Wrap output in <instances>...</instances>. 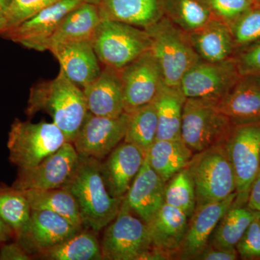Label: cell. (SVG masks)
I'll use <instances>...</instances> for the list:
<instances>
[{
	"mask_svg": "<svg viewBox=\"0 0 260 260\" xmlns=\"http://www.w3.org/2000/svg\"><path fill=\"white\" fill-rule=\"evenodd\" d=\"M164 0H100L102 20H112L146 29L164 16Z\"/></svg>",
	"mask_w": 260,
	"mask_h": 260,
	"instance_id": "cell-22",
	"label": "cell"
},
{
	"mask_svg": "<svg viewBox=\"0 0 260 260\" xmlns=\"http://www.w3.org/2000/svg\"><path fill=\"white\" fill-rule=\"evenodd\" d=\"M239 259L237 249H218L208 244L197 256L198 260H236Z\"/></svg>",
	"mask_w": 260,
	"mask_h": 260,
	"instance_id": "cell-41",
	"label": "cell"
},
{
	"mask_svg": "<svg viewBox=\"0 0 260 260\" xmlns=\"http://www.w3.org/2000/svg\"><path fill=\"white\" fill-rule=\"evenodd\" d=\"M236 51L260 41V8L248 10L230 27ZM236 52V51H235Z\"/></svg>",
	"mask_w": 260,
	"mask_h": 260,
	"instance_id": "cell-35",
	"label": "cell"
},
{
	"mask_svg": "<svg viewBox=\"0 0 260 260\" xmlns=\"http://www.w3.org/2000/svg\"><path fill=\"white\" fill-rule=\"evenodd\" d=\"M120 73L126 113L153 102L165 84L158 63L150 50L126 65Z\"/></svg>",
	"mask_w": 260,
	"mask_h": 260,
	"instance_id": "cell-14",
	"label": "cell"
},
{
	"mask_svg": "<svg viewBox=\"0 0 260 260\" xmlns=\"http://www.w3.org/2000/svg\"><path fill=\"white\" fill-rule=\"evenodd\" d=\"M31 254L16 241L0 245V260H30Z\"/></svg>",
	"mask_w": 260,
	"mask_h": 260,
	"instance_id": "cell-40",
	"label": "cell"
},
{
	"mask_svg": "<svg viewBox=\"0 0 260 260\" xmlns=\"http://www.w3.org/2000/svg\"><path fill=\"white\" fill-rule=\"evenodd\" d=\"M101 247L103 259L138 260L152 247L148 225L122 200L117 216L106 227Z\"/></svg>",
	"mask_w": 260,
	"mask_h": 260,
	"instance_id": "cell-8",
	"label": "cell"
},
{
	"mask_svg": "<svg viewBox=\"0 0 260 260\" xmlns=\"http://www.w3.org/2000/svg\"><path fill=\"white\" fill-rule=\"evenodd\" d=\"M145 159V151L123 141L101 162L103 179L109 194L122 200L139 173Z\"/></svg>",
	"mask_w": 260,
	"mask_h": 260,
	"instance_id": "cell-16",
	"label": "cell"
},
{
	"mask_svg": "<svg viewBox=\"0 0 260 260\" xmlns=\"http://www.w3.org/2000/svg\"><path fill=\"white\" fill-rule=\"evenodd\" d=\"M85 3H93V4L97 5L100 2V0H83Z\"/></svg>",
	"mask_w": 260,
	"mask_h": 260,
	"instance_id": "cell-47",
	"label": "cell"
},
{
	"mask_svg": "<svg viewBox=\"0 0 260 260\" xmlns=\"http://www.w3.org/2000/svg\"><path fill=\"white\" fill-rule=\"evenodd\" d=\"M15 240L13 231L0 218V245Z\"/></svg>",
	"mask_w": 260,
	"mask_h": 260,
	"instance_id": "cell-44",
	"label": "cell"
},
{
	"mask_svg": "<svg viewBox=\"0 0 260 260\" xmlns=\"http://www.w3.org/2000/svg\"><path fill=\"white\" fill-rule=\"evenodd\" d=\"M11 3L12 0H0V17H5Z\"/></svg>",
	"mask_w": 260,
	"mask_h": 260,
	"instance_id": "cell-45",
	"label": "cell"
},
{
	"mask_svg": "<svg viewBox=\"0 0 260 260\" xmlns=\"http://www.w3.org/2000/svg\"><path fill=\"white\" fill-rule=\"evenodd\" d=\"M224 144L237 182L234 203L246 205L251 184L260 170V122L234 125Z\"/></svg>",
	"mask_w": 260,
	"mask_h": 260,
	"instance_id": "cell-9",
	"label": "cell"
},
{
	"mask_svg": "<svg viewBox=\"0 0 260 260\" xmlns=\"http://www.w3.org/2000/svg\"><path fill=\"white\" fill-rule=\"evenodd\" d=\"M234 124L217 107L216 103L186 99L183 109L181 139L193 153L223 144Z\"/></svg>",
	"mask_w": 260,
	"mask_h": 260,
	"instance_id": "cell-7",
	"label": "cell"
},
{
	"mask_svg": "<svg viewBox=\"0 0 260 260\" xmlns=\"http://www.w3.org/2000/svg\"><path fill=\"white\" fill-rule=\"evenodd\" d=\"M217 107L234 125L260 122V74L241 75Z\"/></svg>",
	"mask_w": 260,
	"mask_h": 260,
	"instance_id": "cell-18",
	"label": "cell"
},
{
	"mask_svg": "<svg viewBox=\"0 0 260 260\" xmlns=\"http://www.w3.org/2000/svg\"><path fill=\"white\" fill-rule=\"evenodd\" d=\"M39 112L49 114L67 140L73 143L88 112L83 89L60 70L54 79L30 89L25 114L30 117Z\"/></svg>",
	"mask_w": 260,
	"mask_h": 260,
	"instance_id": "cell-1",
	"label": "cell"
},
{
	"mask_svg": "<svg viewBox=\"0 0 260 260\" xmlns=\"http://www.w3.org/2000/svg\"><path fill=\"white\" fill-rule=\"evenodd\" d=\"M83 3V0H59L18 25L7 28L0 36L28 49L49 50L51 38L61 20Z\"/></svg>",
	"mask_w": 260,
	"mask_h": 260,
	"instance_id": "cell-11",
	"label": "cell"
},
{
	"mask_svg": "<svg viewBox=\"0 0 260 260\" xmlns=\"http://www.w3.org/2000/svg\"><path fill=\"white\" fill-rule=\"evenodd\" d=\"M246 205L250 209L260 213V170L251 184Z\"/></svg>",
	"mask_w": 260,
	"mask_h": 260,
	"instance_id": "cell-42",
	"label": "cell"
},
{
	"mask_svg": "<svg viewBox=\"0 0 260 260\" xmlns=\"http://www.w3.org/2000/svg\"><path fill=\"white\" fill-rule=\"evenodd\" d=\"M127 126L123 141L132 143L146 152L156 140L158 121L154 102L127 113Z\"/></svg>",
	"mask_w": 260,
	"mask_h": 260,
	"instance_id": "cell-32",
	"label": "cell"
},
{
	"mask_svg": "<svg viewBox=\"0 0 260 260\" xmlns=\"http://www.w3.org/2000/svg\"><path fill=\"white\" fill-rule=\"evenodd\" d=\"M79 157L73 143L66 142L35 167L18 169L12 186L20 190L63 187L77 167Z\"/></svg>",
	"mask_w": 260,
	"mask_h": 260,
	"instance_id": "cell-13",
	"label": "cell"
},
{
	"mask_svg": "<svg viewBox=\"0 0 260 260\" xmlns=\"http://www.w3.org/2000/svg\"><path fill=\"white\" fill-rule=\"evenodd\" d=\"M237 192L220 201L195 208L189 219L187 231L179 251L181 259H195L209 244L212 234L227 210L235 201Z\"/></svg>",
	"mask_w": 260,
	"mask_h": 260,
	"instance_id": "cell-17",
	"label": "cell"
},
{
	"mask_svg": "<svg viewBox=\"0 0 260 260\" xmlns=\"http://www.w3.org/2000/svg\"><path fill=\"white\" fill-rule=\"evenodd\" d=\"M186 98L179 87L164 84L153 101L158 114L156 140L181 139L183 109Z\"/></svg>",
	"mask_w": 260,
	"mask_h": 260,
	"instance_id": "cell-27",
	"label": "cell"
},
{
	"mask_svg": "<svg viewBox=\"0 0 260 260\" xmlns=\"http://www.w3.org/2000/svg\"><path fill=\"white\" fill-rule=\"evenodd\" d=\"M81 230L68 219L54 212L32 210L25 230L15 241L29 254L39 255Z\"/></svg>",
	"mask_w": 260,
	"mask_h": 260,
	"instance_id": "cell-15",
	"label": "cell"
},
{
	"mask_svg": "<svg viewBox=\"0 0 260 260\" xmlns=\"http://www.w3.org/2000/svg\"><path fill=\"white\" fill-rule=\"evenodd\" d=\"M150 39V51L158 63L168 86L179 87L181 80L200 60L188 34L167 17L145 29Z\"/></svg>",
	"mask_w": 260,
	"mask_h": 260,
	"instance_id": "cell-3",
	"label": "cell"
},
{
	"mask_svg": "<svg viewBox=\"0 0 260 260\" xmlns=\"http://www.w3.org/2000/svg\"><path fill=\"white\" fill-rule=\"evenodd\" d=\"M258 212L247 205L233 203L215 228L209 245L218 249H234Z\"/></svg>",
	"mask_w": 260,
	"mask_h": 260,
	"instance_id": "cell-28",
	"label": "cell"
},
{
	"mask_svg": "<svg viewBox=\"0 0 260 260\" xmlns=\"http://www.w3.org/2000/svg\"><path fill=\"white\" fill-rule=\"evenodd\" d=\"M102 20L96 5L83 3L71 10L61 20L51 38L49 49L59 44L91 42L94 34Z\"/></svg>",
	"mask_w": 260,
	"mask_h": 260,
	"instance_id": "cell-25",
	"label": "cell"
},
{
	"mask_svg": "<svg viewBox=\"0 0 260 260\" xmlns=\"http://www.w3.org/2000/svg\"><path fill=\"white\" fill-rule=\"evenodd\" d=\"M101 162L97 159L80 156L74 172L63 186L76 201L84 226L95 233L116 218L122 201L109 194L103 179Z\"/></svg>",
	"mask_w": 260,
	"mask_h": 260,
	"instance_id": "cell-2",
	"label": "cell"
},
{
	"mask_svg": "<svg viewBox=\"0 0 260 260\" xmlns=\"http://www.w3.org/2000/svg\"><path fill=\"white\" fill-rule=\"evenodd\" d=\"M234 59L241 75L260 74V41L238 49Z\"/></svg>",
	"mask_w": 260,
	"mask_h": 260,
	"instance_id": "cell-39",
	"label": "cell"
},
{
	"mask_svg": "<svg viewBox=\"0 0 260 260\" xmlns=\"http://www.w3.org/2000/svg\"><path fill=\"white\" fill-rule=\"evenodd\" d=\"M49 51L59 61L61 71L82 89L101 74V62L90 42L56 44Z\"/></svg>",
	"mask_w": 260,
	"mask_h": 260,
	"instance_id": "cell-20",
	"label": "cell"
},
{
	"mask_svg": "<svg viewBox=\"0 0 260 260\" xmlns=\"http://www.w3.org/2000/svg\"><path fill=\"white\" fill-rule=\"evenodd\" d=\"M95 234L91 229L81 230L38 256L49 260H102L101 243Z\"/></svg>",
	"mask_w": 260,
	"mask_h": 260,
	"instance_id": "cell-29",
	"label": "cell"
},
{
	"mask_svg": "<svg viewBox=\"0 0 260 260\" xmlns=\"http://www.w3.org/2000/svg\"><path fill=\"white\" fill-rule=\"evenodd\" d=\"M127 119L126 112L118 117H107L88 112L72 143L80 156L102 161L124 140Z\"/></svg>",
	"mask_w": 260,
	"mask_h": 260,
	"instance_id": "cell-12",
	"label": "cell"
},
{
	"mask_svg": "<svg viewBox=\"0 0 260 260\" xmlns=\"http://www.w3.org/2000/svg\"><path fill=\"white\" fill-rule=\"evenodd\" d=\"M239 258L260 260V213L253 220L236 246Z\"/></svg>",
	"mask_w": 260,
	"mask_h": 260,
	"instance_id": "cell-38",
	"label": "cell"
},
{
	"mask_svg": "<svg viewBox=\"0 0 260 260\" xmlns=\"http://www.w3.org/2000/svg\"><path fill=\"white\" fill-rule=\"evenodd\" d=\"M66 142L64 133L53 121L32 123L16 119L8 135L9 160L18 169L35 167Z\"/></svg>",
	"mask_w": 260,
	"mask_h": 260,
	"instance_id": "cell-5",
	"label": "cell"
},
{
	"mask_svg": "<svg viewBox=\"0 0 260 260\" xmlns=\"http://www.w3.org/2000/svg\"><path fill=\"white\" fill-rule=\"evenodd\" d=\"M215 18L230 28L248 10L256 7L252 0H203Z\"/></svg>",
	"mask_w": 260,
	"mask_h": 260,
	"instance_id": "cell-36",
	"label": "cell"
},
{
	"mask_svg": "<svg viewBox=\"0 0 260 260\" xmlns=\"http://www.w3.org/2000/svg\"><path fill=\"white\" fill-rule=\"evenodd\" d=\"M186 168L194 184L195 208L236 192L235 174L224 143L194 153Z\"/></svg>",
	"mask_w": 260,
	"mask_h": 260,
	"instance_id": "cell-4",
	"label": "cell"
},
{
	"mask_svg": "<svg viewBox=\"0 0 260 260\" xmlns=\"http://www.w3.org/2000/svg\"><path fill=\"white\" fill-rule=\"evenodd\" d=\"M193 152L182 140H156L145 152V160L164 181L186 169Z\"/></svg>",
	"mask_w": 260,
	"mask_h": 260,
	"instance_id": "cell-26",
	"label": "cell"
},
{
	"mask_svg": "<svg viewBox=\"0 0 260 260\" xmlns=\"http://www.w3.org/2000/svg\"><path fill=\"white\" fill-rule=\"evenodd\" d=\"M165 203L182 210L190 218L196 208V194L187 168L171 178L166 184Z\"/></svg>",
	"mask_w": 260,
	"mask_h": 260,
	"instance_id": "cell-34",
	"label": "cell"
},
{
	"mask_svg": "<svg viewBox=\"0 0 260 260\" xmlns=\"http://www.w3.org/2000/svg\"><path fill=\"white\" fill-rule=\"evenodd\" d=\"M99 61L104 66L121 70L150 50L145 29L112 20H102L91 41Z\"/></svg>",
	"mask_w": 260,
	"mask_h": 260,
	"instance_id": "cell-6",
	"label": "cell"
},
{
	"mask_svg": "<svg viewBox=\"0 0 260 260\" xmlns=\"http://www.w3.org/2000/svg\"><path fill=\"white\" fill-rule=\"evenodd\" d=\"M8 28V22L5 17H0V34Z\"/></svg>",
	"mask_w": 260,
	"mask_h": 260,
	"instance_id": "cell-46",
	"label": "cell"
},
{
	"mask_svg": "<svg viewBox=\"0 0 260 260\" xmlns=\"http://www.w3.org/2000/svg\"><path fill=\"white\" fill-rule=\"evenodd\" d=\"M83 90L88 112L94 115L118 117L124 114L120 70L104 66L96 79Z\"/></svg>",
	"mask_w": 260,
	"mask_h": 260,
	"instance_id": "cell-21",
	"label": "cell"
},
{
	"mask_svg": "<svg viewBox=\"0 0 260 260\" xmlns=\"http://www.w3.org/2000/svg\"><path fill=\"white\" fill-rule=\"evenodd\" d=\"M31 211L21 190L13 186L0 185V218L13 231L15 240L25 230Z\"/></svg>",
	"mask_w": 260,
	"mask_h": 260,
	"instance_id": "cell-33",
	"label": "cell"
},
{
	"mask_svg": "<svg viewBox=\"0 0 260 260\" xmlns=\"http://www.w3.org/2000/svg\"><path fill=\"white\" fill-rule=\"evenodd\" d=\"M31 210H47L59 214L82 229L83 222L76 201L64 188L21 190Z\"/></svg>",
	"mask_w": 260,
	"mask_h": 260,
	"instance_id": "cell-30",
	"label": "cell"
},
{
	"mask_svg": "<svg viewBox=\"0 0 260 260\" xmlns=\"http://www.w3.org/2000/svg\"><path fill=\"white\" fill-rule=\"evenodd\" d=\"M188 223L189 218L185 213L164 203L148 224L152 246L170 251L179 257Z\"/></svg>",
	"mask_w": 260,
	"mask_h": 260,
	"instance_id": "cell-24",
	"label": "cell"
},
{
	"mask_svg": "<svg viewBox=\"0 0 260 260\" xmlns=\"http://www.w3.org/2000/svg\"><path fill=\"white\" fill-rule=\"evenodd\" d=\"M164 16L190 34L215 18L203 0H164Z\"/></svg>",
	"mask_w": 260,
	"mask_h": 260,
	"instance_id": "cell-31",
	"label": "cell"
},
{
	"mask_svg": "<svg viewBox=\"0 0 260 260\" xmlns=\"http://www.w3.org/2000/svg\"><path fill=\"white\" fill-rule=\"evenodd\" d=\"M241 76L234 56L220 62L200 60L186 72L179 88L186 99L218 103Z\"/></svg>",
	"mask_w": 260,
	"mask_h": 260,
	"instance_id": "cell-10",
	"label": "cell"
},
{
	"mask_svg": "<svg viewBox=\"0 0 260 260\" xmlns=\"http://www.w3.org/2000/svg\"><path fill=\"white\" fill-rule=\"evenodd\" d=\"M187 34L201 60L220 62L231 59L235 54L231 29L218 19H212L204 26Z\"/></svg>",
	"mask_w": 260,
	"mask_h": 260,
	"instance_id": "cell-23",
	"label": "cell"
},
{
	"mask_svg": "<svg viewBox=\"0 0 260 260\" xmlns=\"http://www.w3.org/2000/svg\"><path fill=\"white\" fill-rule=\"evenodd\" d=\"M252 1L254 2L256 7H259V8H260V0H252Z\"/></svg>",
	"mask_w": 260,
	"mask_h": 260,
	"instance_id": "cell-48",
	"label": "cell"
},
{
	"mask_svg": "<svg viewBox=\"0 0 260 260\" xmlns=\"http://www.w3.org/2000/svg\"><path fill=\"white\" fill-rule=\"evenodd\" d=\"M58 1L59 0H12L8 13L5 15L8 22V28L18 25Z\"/></svg>",
	"mask_w": 260,
	"mask_h": 260,
	"instance_id": "cell-37",
	"label": "cell"
},
{
	"mask_svg": "<svg viewBox=\"0 0 260 260\" xmlns=\"http://www.w3.org/2000/svg\"><path fill=\"white\" fill-rule=\"evenodd\" d=\"M167 182L145 161L122 200L132 212L149 224L165 203Z\"/></svg>",
	"mask_w": 260,
	"mask_h": 260,
	"instance_id": "cell-19",
	"label": "cell"
},
{
	"mask_svg": "<svg viewBox=\"0 0 260 260\" xmlns=\"http://www.w3.org/2000/svg\"><path fill=\"white\" fill-rule=\"evenodd\" d=\"M176 256H177L170 251L152 246L149 250L142 254L138 260H167L174 259Z\"/></svg>",
	"mask_w": 260,
	"mask_h": 260,
	"instance_id": "cell-43",
	"label": "cell"
}]
</instances>
